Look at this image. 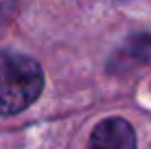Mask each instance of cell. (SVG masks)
I'll use <instances>...</instances> for the list:
<instances>
[{
  "instance_id": "6da1fadb",
  "label": "cell",
  "mask_w": 151,
  "mask_h": 149,
  "mask_svg": "<svg viewBox=\"0 0 151 149\" xmlns=\"http://www.w3.org/2000/svg\"><path fill=\"white\" fill-rule=\"evenodd\" d=\"M44 73L29 55L0 50V114H18L42 94Z\"/></svg>"
},
{
  "instance_id": "7a4b0ae2",
  "label": "cell",
  "mask_w": 151,
  "mask_h": 149,
  "mask_svg": "<svg viewBox=\"0 0 151 149\" xmlns=\"http://www.w3.org/2000/svg\"><path fill=\"white\" fill-rule=\"evenodd\" d=\"M88 149H136L134 127L118 116L101 121L92 132Z\"/></svg>"
},
{
  "instance_id": "3957f363",
  "label": "cell",
  "mask_w": 151,
  "mask_h": 149,
  "mask_svg": "<svg viewBox=\"0 0 151 149\" xmlns=\"http://www.w3.org/2000/svg\"><path fill=\"white\" fill-rule=\"evenodd\" d=\"M20 0H0V24H4L15 13Z\"/></svg>"
}]
</instances>
